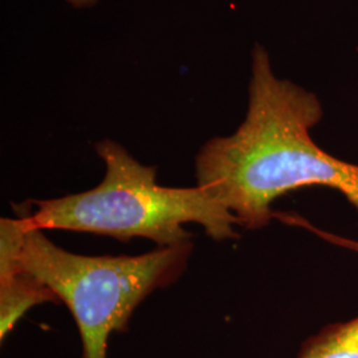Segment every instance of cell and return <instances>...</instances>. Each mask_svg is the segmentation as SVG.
<instances>
[{"label":"cell","instance_id":"6da1fadb","mask_svg":"<svg viewBox=\"0 0 358 358\" xmlns=\"http://www.w3.org/2000/svg\"><path fill=\"white\" fill-rule=\"evenodd\" d=\"M321 118L317 96L276 76L268 52L256 44L245 118L234 134L202 146L195 158L196 186L248 230L268 226L279 196L309 186L341 192L358 214V166L312 140L310 129Z\"/></svg>","mask_w":358,"mask_h":358},{"label":"cell","instance_id":"7a4b0ae2","mask_svg":"<svg viewBox=\"0 0 358 358\" xmlns=\"http://www.w3.org/2000/svg\"><path fill=\"white\" fill-rule=\"evenodd\" d=\"M105 162L101 183L88 192L48 201H29L36 207L20 214L38 230H66L110 236L122 242L149 239L157 247L189 243L196 223L214 241L236 239L238 219L199 186L165 187L157 183V169L140 164L112 140L96 143Z\"/></svg>","mask_w":358,"mask_h":358},{"label":"cell","instance_id":"3957f363","mask_svg":"<svg viewBox=\"0 0 358 358\" xmlns=\"http://www.w3.org/2000/svg\"><path fill=\"white\" fill-rule=\"evenodd\" d=\"M20 264L63 301L76 321L83 358H106L108 340L125 332L142 301L185 272L192 243L157 247L138 256H85L65 251L23 217H1Z\"/></svg>","mask_w":358,"mask_h":358},{"label":"cell","instance_id":"277c9868","mask_svg":"<svg viewBox=\"0 0 358 358\" xmlns=\"http://www.w3.org/2000/svg\"><path fill=\"white\" fill-rule=\"evenodd\" d=\"M56 294L17 260L11 242L0 236V338L13 332L27 312L43 303H57Z\"/></svg>","mask_w":358,"mask_h":358},{"label":"cell","instance_id":"5b68a950","mask_svg":"<svg viewBox=\"0 0 358 358\" xmlns=\"http://www.w3.org/2000/svg\"><path fill=\"white\" fill-rule=\"evenodd\" d=\"M297 358H358V317L327 325L303 343Z\"/></svg>","mask_w":358,"mask_h":358},{"label":"cell","instance_id":"8992f818","mask_svg":"<svg viewBox=\"0 0 358 358\" xmlns=\"http://www.w3.org/2000/svg\"><path fill=\"white\" fill-rule=\"evenodd\" d=\"M275 217L280 219L282 222H285L287 224H294V226H300V227H304L308 231L313 232L315 235H317L321 239L329 242V243L336 244L338 247H343L346 250H350V251H355L358 254V241H352V239H346L343 238L340 235H334L331 232H327V231L320 230L319 227H315L313 224H310L308 222L307 219L304 217H299V215H294V214H280V213H275Z\"/></svg>","mask_w":358,"mask_h":358},{"label":"cell","instance_id":"52a82bcc","mask_svg":"<svg viewBox=\"0 0 358 358\" xmlns=\"http://www.w3.org/2000/svg\"><path fill=\"white\" fill-rule=\"evenodd\" d=\"M75 10H85L94 7L100 0H65Z\"/></svg>","mask_w":358,"mask_h":358}]
</instances>
